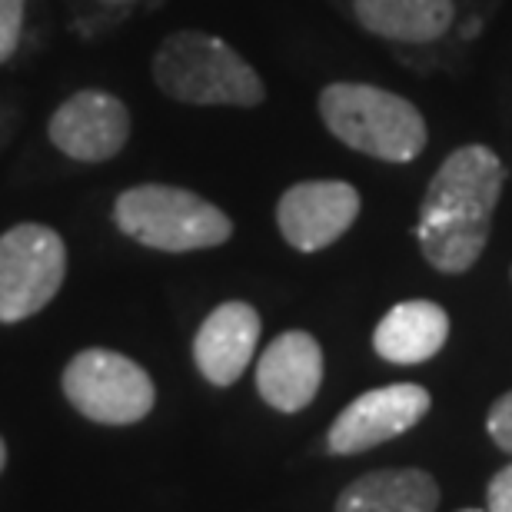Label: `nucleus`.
<instances>
[{
	"mask_svg": "<svg viewBox=\"0 0 512 512\" xmlns=\"http://www.w3.org/2000/svg\"><path fill=\"white\" fill-rule=\"evenodd\" d=\"M486 512H512V463L503 466L486 486Z\"/></svg>",
	"mask_w": 512,
	"mask_h": 512,
	"instance_id": "17",
	"label": "nucleus"
},
{
	"mask_svg": "<svg viewBox=\"0 0 512 512\" xmlns=\"http://www.w3.org/2000/svg\"><path fill=\"white\" fill-rule=\"evenodd\" d=\"M260 313L243 300H227L200 323L193 336V363L213 386H233L253 363L260 343Z\"/></svg>",
	"mask_w": 512,
	"mask_h": 512,
	"instance_id": "11",
	"label": "nucleus"
},
{
	"mask_svg": "<svg viewBox=\"0 0 512 512\" xmlns=\"http://www.w3.org/2000/svg\"><path fill=\"white\" fill-rule=\"evenodd\" d=\"M360 190L346 180H303L293 183L276 203V227L283 240L300 253L333 247L360 217Z\"/></svg>",
	"mask_w": 512,
	"mask_h": 512,
	"instance_id": "8",
	"label": "nucleus"
},
{
	"mask_svg": "<svg viewBox=\"0 0 512 512\" xmlns=\"http://www.w3.org/2000/svg\"><path fill=\"white\" fill-rule=\"evenodd\" d=\"M433 396L419 383H393L356 396L326 433L333 456H356L409 433L429 413Z\"/></svg>",
	"mask_w": 512,
	"mask_h": 512,
	"instance_id": "7",
	"label": "nucleus"
},
{
	"mask_svg": "<svg viewBox=\"0 0 512 512\" xmlns=\"http://www.w3.org/2000/svg\"><path fill=\"white\" fill-rule=\"evenodd\" d=\"M323 386V346L313 333L286 330L256 363V389L276 413H300Z\"/></svg>",
	"mask_w": 512,
	"mask_h": 512,
	"instance_id": "10",
	"label": "nucleus"
},
{
	"mask_svg": "<svg viewBox=\"0 0 512 512\" xmlns=\"http://www.w3.org/2000/svg\"><path fill=\"white\" fill-rule=\"evenodd\" d=\"M104 4H114V7H127V4H133V0H104Z\"/></svg>",
	"mask_w": 512,
	"mask_h": 512,
	"instance_id": "19",
	"label": "nucleus"
},
{
	"mask_svg": "<svg viewBox=\"0 0 512 512\" xmlns=\"http://www.w3.org/2000/svg\"><path fill=\"white\" fill-rule=\"evenodd\" d=\"M117 230L140 247L160 253H193L223 247L233 220L200 193L170 183H140L114 200Z\"/></svg>",
	"mask_w": 512,
	"mask_h": 512,
	"instance_id": "4",
	"label": "nucleus"
},
{
	"mask_svg": "<svg viewBox=\"0 0 512 512\" xmlns=\"http://www.w3.org/2000/svg\"><path fill=\"white\" fill-rule=\"evenodd\" d=\"M459 512H486V509H459Z\"/></svg>",
	"mask_w": 512,
	"mask_h": 512,
	"instance_id": "20",
	"label": "nucleus"
},
{
	"mask_svg": "<svg viewBox=\"0 0 512 512\" xmlns=\"http://www.w3.org/2000/svg\"><path fill=\"white\" fill-rule=\"evenodd\" d=\"M153 80L170 100L190 107H260V74L227 40L203 30H177L153 54Z\"/></svg>",
	"mask_w": 512,
	"mask_h": 512,
	"instance_id": "2",
	"label": "nucleus"
},
{
	"mask_svg": "<svg viewBox=\"0 0 512 512\" xmlns=\"http://www.w3.org/2000/svg\"><path fill=\"white\" fill-rule=\"evenodd\" d=\"M486 429H489V439H493L503 453L512 456V389L499 396L493 406H489Z\"/></svg>",
	"mask_w": 512,
	"mask_h": 512,
	"instance_id": "16",
	"label": "nucleus"
},
{
	"mask_svg": "<svg viewBox=\"0 0 512 512\" xmlns=\"http://www.w3.org/2000/svg\"><path fill=\"white\" fill-rule=\"evenodd\" d=\"M439 486L423 469H373L356 476L333 512H436Z\"/></svg>",
	"mask_w": 512,
	"mask_h": 512,
	"instance_id": "13",
	"label": "nucleus"
},
{
	"mask_svg": "<svg viewBox=\"0 0 512 512\" xmlns=\"http://www.w3.org/2000/svg\"><path fill=\"white\" fill-rule=\"evenodd\" d=\"M503 187V160L483 143H466L439 163L416 220L419 253L433 270L449 276L473 270L489 243V227Z\"/></svg>",
	"mask_w": 512,
	"mask_h": 512,
	"instance_id": "1",
	"label": "nucleus"
},
{
	"mask_svg": "<svg viewBox=\"0 0 512 512\" xmlns=\"http://www.w3.org/2000/svg\"><path fill=\"white\" fill-rule=\"evenodd\" d=\"M50 143L77 163H107L130 140V110L107 90H80L54 110Z\"/></svg>",
	"mask_w": 512,
	"mask_h": 512,
	"instance_id": "9",
	"label": "nucleus"
},
{
	"mask_svg": "<svg viewBox=\"0 0 512 512\" xmlns=\"http://www.w3.org/2000/svg\"><path fill=\"white\" fill-rule=\"evenodd\" d=\"M363 30L396 44H433L456 20L453 0H353Z\"/></svg>",
	"mask_w": 512,
	"mask_h": 512,
	"instance_id": "14",
	"label": "nucleus"
},
{
	"mask_svg": "<svg viewBox=\"0 0 512 512\" xmlns=\"http://www.w3.org/2000/svg\"><path fill=\"white\" fill-rule=\"evenodd\" d=\"M24 10L27 0H0V64H7L20 47L24 34Z\"/></svg>",
	"mask_w": 512,
	"mask_h": 512,
	"instance_id": "15",
	"label": "nucleus"
},
{
	"mask_svg": "<svg viewBox=\"0 0 512 512\" xmlns=\"http://www.w3.org/2000/svg\"><path fill=\"white\" fill-rule=\"evenodd\" d=\"M4 466H7V443H4V436H0V473H4Z\"/></svg>",
	"mask_w": 512,
	"mask_h": 512,
	"instance_id": "18",
	"label": "nucleus"
},
{
	"mask_svg": "<svg viewBox=\"0 0 512 512\" xmlns=\"http://www.w3.org/2000/svg\"><path fill=\"white\" fill-rule=\"evenodd\" d=\"M67 276V247L44 223L0 233V323H24L54 303Z\"/></svg>",
	"mask_w": 512,
	"mask_h": 512,
	"instance_id": "6",
	"label": "nucleus"
},
{
	"mask_svg": "<svg viewBox=\"0 0 512 512\" xmlns=\"http://www.w3.org/2000/svg\"><path fill=\"white\" fill-rule=\"evenodd\" d=\"M320 117L340 143L383 163H413L429 140L413 100L373 84L340 80L323 87Z\"/></svg>",
	"mask_w": 512,
	"mask_h": 512,
	"instance_id": "3",
	"label": "nucleus"
},
{
	"mask_svg": "<svg viewBox=\"0 0 512 512\" xmlns=\"http://www.w3.org/2000/svg\"><path fill=\"white\" fill-rule=\"evenodd\" d=\"M449 340V316L433 300L396 303L373 330V350L396 366H419L443 350Z\"/></svg>",
	"mask_w": 512,
	"mask_h": 512,
	"instance_id": "12",
	"label": "nucleus"
},
{
	"mask_svg": "<svg viewBox=\"0 0 512 512\" xmlns=\"http://www.w3.org/2000/svg\"><path fill=\"white\" fill-rule=\"evenodd\" d=\"M60 389L80 416L100 426H133L147 419L157 403V386L150 373L130 356L104 346L80 350L64 366Z\"/></svg>",
	"mask_w": 512,
	"mask_h": 512,
	"instance_id": "5",
	"label": "nucleus"
}]
</instances>
